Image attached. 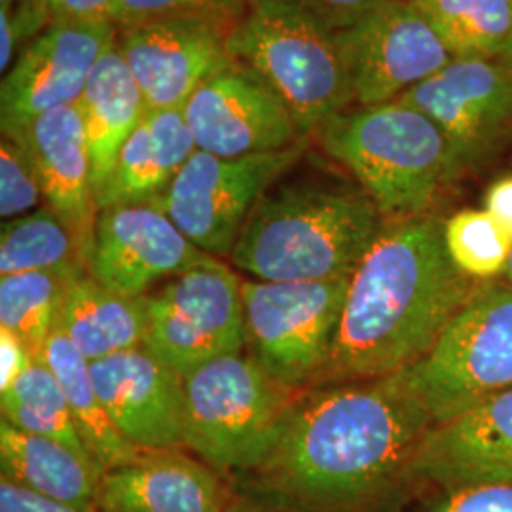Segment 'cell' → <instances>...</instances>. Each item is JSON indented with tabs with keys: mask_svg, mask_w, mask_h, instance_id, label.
Returning a JSON list of instances; mask_svg holds the SVG:
<instances>
[{
	"mask_svg": "<svg viewBox=\"0 0 512 512\" xmlns=\"http://www.w3.org/2000/svg\"><path fill=\"white\" fill-rule=\"evenodd\" d=\"M433 427L401 374L306 389L272 456L234 490L285 512H399Z\"/></svg>",
	"mask_w": 512,
	"mask_h": 512,
	"instance_id": "1",
	"label": "cell"
},
{
	"mask_svg": "<svg viewBox=\"0 0 512 512\" xmlns=\"http://www.w3.org/2000/svg\"><path fill=\"white\" fill-rule=\"evenodd\" d=\"M444 245V222H385L351 275L329 361L313 387L378 380L418 363L475 291Z\"/></svg>",
	"mask_w": 512,
	"mask_h": 512,
	"instance_id": "2",
	"label": "cell"
},
{
	"mask_svg": "<svg viewBox=\"0 0 512 512\" xmlns=\"http://www.w3.org/2000/svg\"><path fill=\"white\" fill-rule=\"evenodd\" d=\"M384 226L361 188L275 184L256 203L228 258L260 281L351 277Z\"/></svg>",
	"mask_w": 512,
	"mask_h": 512,
	"instance_id": "3",
	"label": "cell"
},
{
	"mask_svg": "<svg viewBox=\"0 0 512 512\" xmlns=\"http://www.w3.org/2000/svg\"><path fill=\"white\" fill-rule=\"evenodd\" d=\"M315 137L355 177L385 222L429 215L440 188L458 173L437 124L401 101L344 110Z\"/></svg>",
	"mask_w": 512,
	"mask_h": 512,
	"instance_id": "4",
	"label": "cell"
},
{
	"mask_svg": "<svg viewBox=\"0 0 512 512\" xmlns=\"http://www.w3.org/2000/svg\"><path fill=\"white\" fill-rule=\"evenodd\" d=\"M184 391V448L232 476L251 473L272 456L304 393L275 380L245 351L192 370Z\"/></svg>",
	"mask_w": 512,
	"mask_h": 512,
	"instance_id": "5",
	"label": "cell"
},
{
	"mask_svg": "<svg viewBox=\"0 0 512 512\" xmlns=\"http://www.w3.org/2000/svg\"><path fill=\"white\" fill-rule=\"evenodd\" d=\"M334 33L291 0H247L226 46L281 97L310 137L355 101Z\"/></svg>",
	"mask_w": 512,
	"mask_h": 512,
	"instance_id": "6",
	"label": "cell"
},
{
	"mask_svg": "<svg viewBox=\"0 0 512 512\" xmlns=\"http://www.w3.org/2000/svg\"><path fill=\"white\" fill-rule=\"evenodd\" d=\"M399 374L433 425L511 389V285L478 283L433 348Z\"/></svg>",
	"mask_w": 512,
	"mask_h": 512,
	"instance_id": "7",
	"label": "cell"
},
{
	"mask_svg": "<svg viewBox=\"0 0 512 512\" xmlns=\"http://www.w3.org/2000/svg\"><path fill=\"white\" fill-rule=\"evenodd\" d=\"M349 281H241L245 351L275 380L311 389L329 361Z\"/></svg>",
	"mask_w": 512,
	"mask_h": 512,
	"instance_id": "8",
	"label": "cell"
},
{
	"mask_svg": "<svg viewBox=\"0 0 512 512\" xmlns=\"http://www.w3.org/2000/svg\"><path fill=\"white\" fill-rule=\"evenodd\" d=\"M310 147L302 137L291 147L239 158L196 150L164 196L152 203L203 253L230 256L239 234L277 181Z\"/></svg>",
	"mask_w": 512,
	"mask_h": 512,
	"instance_id": "9",
	"label": "cell"
},
{
	"mask_svg": "<svg viewBox=\"0 0 512 512\" xmlns=\"http://www.w3.org/2000/svg\"><path fill=\"white\" fill-rule=\"evenodd\" d=\"M143 300V346L181 376L247 348L241 279L220 258L171 277Z\"/></svg>",
	"mask_w": 512,
	"mask_h": 512,
	"instance_id": "10",
	"label": "cell"
},
{
	"mask_svg": "<svg viewBox=\"0 0 512 512\" xmlns=\"http://www.w3.org/2000/svg\"><path fill=\"white\" fill-rule=\"evenodd\" d=\"M334 35L353 97L363 107L397 101L454 59L410 0H387Z\"/></svg>",
	"mask_w": 512,
	"mask_h": 512,
	"instance_id": "11",
	"label": "cell"
},
{
	"mask_svg": "<svg viewBox=\"0 0 512 512\" xmlns=\"http://www.w3.org/2000/svg\"><path fill=\"white\" fill-rule=\"evenodd\" d=\"M116 33L110 21H52L2 78V133H18L46 112L78 105Z\"/></svg>",
	"mask_w": 512,
	"mask_h": 512,
	"instance_id": "12",
	"label": "cell"
},
{
	"mask_svg": "<svg viewBox=\"0 0 512 512\" xmlns=\"http://www.w3.org/2000/svg\"><path fill=\"white\" fill-rule=\"evenodd\" d=\"M397 101L437 124L459 173L488 156L511 128L512 61L454 57Z\"/></svg>",
	"mask_w": 512,
	"mask_h": 512,
	"instance_id": "13",
	"label": "cell"
},
{
	"mask_svg": "<svg viewBox=\"0 0 512 512\" xmlns=\"http://www.w3.org/2000/svg\"><path fill=\"white\" fill-rule=\"evenodd\" d=\"M183 112L198 150L220 158L283 150L304 137L281 97L238 61L207 80Z\"/></svg>",
	"mask_w": 512,
	"mask_h": 512,
	"instance_id": "14",
	"label": "cell"
},
{
	"mask_svg": "<svg viewBox=\"0 0 512 512\" xmlns=\"http://www.w3.org/2000/svg\"><path fill=\"white\" fill-rule=\"evenodd\" d=\"M209 258L154 205H116L97 213L88 272L112 293L145 298Z\"/></svg>",
	"mask_w": 512,
	"mask_h": 512,
	"instance_id": "15",
	"label": "cell"
},
{
	"mask_svg": "<svg viewBox=\"0 0 512 512\" xmlns=\"http://www.w3.org/2000/svg\"><path fill=\"white\" fill-rule=\"evenodd\" d=\"M116 29L114 44L148 110L183 109L207 80L234 63L228 31L207 21L162 19Z\"/></svg>",
	"mask_w": 512,
	"mask_h": 512,
	"instance_id": "16",
	"label": "cell"
},
{
	"mask_svg": "<svg viewBox=\"0 0 512 512\" xmlns=\"http://www.w3.org/2000/svg\"><path fill=\"white\" fill-rule=\"evenodd\" d=\"M95 391L116 429L141 450H183L184 376L145 346L90 363Z\"/></svg>",
	"mask_w": 512,
	"mask_h": 512,
	"instance_id": "17",
	"label": "cell"
},
{
	"mask_svg": "<svg viewBox=\"0 0 512 512\" xmlns=\"http://www.w3.org/2000/svg\"><path fill=\"white\" fill-rule=\"evenodd\" d=\"M420 492L512 484V387L452 420L435 423L421 442Z\"/></svg>",
	"mask_w": 512,
	"mask_h": 512,
	"instance_id": "18",
	"label": "cell"
},
{
	"mask_svg": "<svg viewBox=\"0 0 512 512\" xmlns=\"http://www.w3.org/2000/svg\"><path fill=\"white\" fill-rule=\"evenodd\" d=\"M236 494L224 475L181 450H145L105 471L97 512H224Z\"/></svg>",
	"mask_w": 512,
	"mask_h": 512,
	"instance_id": "19",
	"label": "cell"
},
{
	"mask_svg": "<svg viewBox=\"0 0 512 512\" xmlns=\"http://www.w3.org/2000/svg\"><path fill=\"white\" fill-rule=\"evenodd\" d=\"M14 135L27 147L44 200L92 251L97 203L93 192L92 154L78 105L35 118Z\"/></svg>",
	"mask_w": 512,
	"mask_h": 512,
	"instance_id": "20",
	"label": "cell"
},
{
	"mask_svg": "<svg viewBox=\"0 0 512 512\" xmlns=\"http://www.w3.org/2000/svg\"><path fill=\"white\" fill-rule=\"evenodd\" d=\"M196 150L183 109L148 110L97 192V211L116 205H152Z\"/></svg>",
	"mask_w": 512,
	"mask_h": 512,
	"instance_id": "21",
	"label": "cell"
},
{
	"mask_svg": "<svg viewBox=\"0 0 512 512\" xmlns=\"http://www.w3.org/2000/svg\"><path fill=\"white\" fill-rule=\"evenodd\" d=\"M103 473L88 454L0 420V478L57 501L95 507Z\"/></svg>",
	"mask_w": 512,
	"mask_h": 512,
	"instance_id": "22",
	"label": "cell"
},
{
	"mask_svg": "<svg viewBox=\"0 0 512 512\" xmlns=\"http://www.w3.org/2000/svg\"><path fill=\"white\" fill-rule=\"evenodd\" d=\"M92 154L93 192L103 188L131 133L147 116L148 107L116 44L93 69L78 101Z\"/></svg>",
	"mask_w": 512,
	"mask_h": 512,
	"instance_id": "23",
	"label": "cell"
},
{
	"mask_svg": "<svg viewBox=\"0 0 512 512\" xmlns=\"http://www.w3.org/2000/svg\"><path fill=\"white\" fill-rule=\"evenodd\" d=\"M55 329L93 363L143 346L145 300L112 293L90 272H84L69 285Z\"/></svg>",
	"mask_w": 512,
	"mask_h": 512,
	"instance_id": "24",
	"label": "cell"
},
{
	"mask_svg": "<svg viewBox=\"0 0 512 512\" xmlns=\"http://www.w3.org/2000/svg\"><path fill=\"white\" fill-rule=\"evenodd\" d=\"M44 363L52 368L67 395L84 448L103 471L128 465L145 452L116 429L95 391L90 361L59 329L50 334L44 349Z\"/></svg>",
	"mask_w": 512,
	"mask_h": 512,
	"instance_id": "25",
	"label": "cell"
},
{
	"mask_svg": "<svg viewBox=\"0 0 512 512\" xmlns=\"http://www.w3.org/2000/svg\"><path fill=\"white\" fill-rule=\"evenodd\" d=\"M90 249L48 205L0 228V277L25 272L86 270Z\"/></svg>",
	"mask_w": 512,
	"mask_h": 512,
	"instance_id": "26",
	"label": "cell"
},
{
	"mask_svg": "<svg viewBox=\"0 0 512 512\" xmlns=\"http://www.w3.org/2000/svg\"><path fill=\"white\" fill-rule=\"evenodd\" d=\"M454 57L512 61V0H410Z\"/></svg>",
	"mask_w": 512,
	"mask_h": 512,
	"instance_id": "27",
	"label": "cell"
},
{
	"mask_svg": "<svg viewBox=\"0 0 512 512\" xmlns=\"http://www.w3.org/2000/svg\"><path fill=\"white\" fill-rule=\"evenodd\" d=\"M84 272L54 270L0 277V329L14 332L37 361H44L69 285Z\"/></svg>",
	"mask_w": 512,
	"mask_h": 512,
	"instance_id": "28",
	"label": "cell"
},
{
	"mask_svg": "<svg viewBox=\"0 0 512 512\" xmlns=\"http://www.w3.org/2000/svg\"><path fill=\"white\" fill-rule=\"evenodd\" d=\"M0 416L19 431L59 440L88 454L76 431L67 395L44 361H35L16 384L0 393Z\"/></svg>",
	"mask_w": 512,
	"mask_h": 512,
	"instance_id": "29",
	"label": "cell"
},
{
	"mask_svg": "<svg viewBox=\"0 0 512 512\" xmlns=\"http://www.w3.org/2000/svg\"><path fill=\"white\" fill-rule=\"evenodd\" d=\"M444 245L461 274L488 283L505 275L512 236L486 209H463L444 222Z\"/></svg>",
	"mask_w": 512,
	"mask_h": 512,
	"instance_id": "30",
	"label": "cell"
},
{
	"mask_svg": "<svg viewBox=\"0 0 512 512\" xmlns=\"http://www.w3.org/2000/svg\"><path fill=\"white\" fill-rule=\"evenodd\" d=\"M245 10L247 0H116L112 23L131 27L162 19H196L230 31Z\"/></svg>",
	"mask_w": 512,
	"mask_h": 512,
	"instance_id": "31",
	"label": "cell"
},
{
	"mask_svg": "<svg viewBox=\"0 0 512 512\" xmlns=\"http://www.w3.org/2000/svg\"><path fill=\"white\" fill-rule=\"evenodd\" d=\"M46 203L38 179L37 167L27 147L14 135H2L0 141V215L18 219L37 211Z\"/></svg>",
	"mask_w": 512,
	"mask_h": 512,
	"instance_id": "32",
	"label": "cell"
},
{
	"mask_svg": "<svg viewBox=\"0 0 512 512\" xmlns=\"http://www.w3.org/2000/svg\"><path fill=\"white\" fill-rule=\"evenodd\" d=\"M418 512H512V484L435 492Z\"/></svg>",
	"mask_w": 512,
	"mask_h": 512,
	"instance_id": "33",
	"label": "cell"
},
{
	"mask_svg": "<svg viewBox=\"0 0 512 512\" xmlns=\"http://www.w3.org/2000/svg\"><path fill=\"white\" fill-rule=\"evenodd\" d=\"M323 21L332 31H342L366 18L387 0H291Z\"/></svg>",
	"mask_w": 512,
	"mask_h": 512,
	"instance_id": "34",
	"label": "cell"
},
{
	"mask_svg": "<svg viewBox=\"0 0 512 512\" xmlns=\"http://www.w3.org/2000/svg\"><path fill=\"white\" fill-rule=\"evenodd\" d=\"M0 512H97V509L44 497L0 478Z\"/></svg>",
	"mask_w": 512,
	"mask_h": 512,
	"instance_id": "35",
	"label": "cell"
},
{
	"mask_svg": "<svg viewBox=\"0 0 512 512\" xmlns=\"http://www.w3.org/2000/svg\"><path fill=\"white\" fill-rule=\"evenodd\" d=\"M37 359L10 330L0 329V393L8 391Z\"/></svg>",
	"mask_w": 512,
	"mask_h": 512,
	"instance_id": "36",
	"label": "cell"
},
{
	"mask_svg": "<svg viewBox=\"0 0 512 512\" xmlns=\"http://www.w3.org/2000/svg\"><path fill=\"white\" fill-rule=\"evenodd\" d=\"M52 21H110L116 0H42Z\"/></svg>",
	"mask_w": 512,
	"mask_h": 512,
	"instance_id": "37",
	"label": "cell"
},
{
	"mask_svg": "<svg viewBox=\"0 0 512 512\" xmlns=\"http://www.w3.org/2000/svg\"><path fill=\"white\" fill-rule=\"evenodd\" d=\"M486 211L512 236V175L490 186L486 194Z\"/></svg>",
	"mask_w": 512,
	"mask_h": 512,
	"instance_id": "38",
	"label": "cell"
},
{
	"mask_svg": "<svg viewBox=\"0 0 512 512\" xmlns=\"http://www.w3.org/2000/svg\"><path fill=\"white\" fill-rule=\"evenodd\" d=\"M224 512H285L275 509L272 505H266L262 501H258L255 497H249V495L234 494L232 501L228 503V507L224 509Z\"/></svg>",
	"mask_w": 512,
	"mask_h": 512,
	"instance_id": "39",
	"label": "cell"
},
{
	"mask_svg": "<svg viewBox=\"0 0 512 512\" xmlns=\"http://www.w3.org/2000/svg\"><path fill=\"white\" fill-rule=\"evenodd\" d=\"M505 281L512 287V253L511 258H509V264H507V270H505Z\"/></svg>",
	"mask_w": 512,
	"mask_h": 512,
	"instance_id": "40",
	"label": "cell"
},
{
	"mask_svg": "<svg viewBox=\"0 0 512 512\" xmlns=\"http://www.w3.org/2000/svg\"><path fill=\"white\" fill-rule=\"evenodd\" d=\"M18 0H0V8H10L14 6Z\"/></svg>",
	"mask_w": 512,
	"mask_h": 512,
	"instance_id": "41",
	"label": "cell"
}]
</instances>
